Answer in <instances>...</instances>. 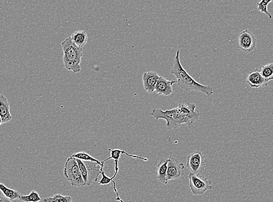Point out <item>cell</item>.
<instances>
[{
	"label": "cell",
	"mask_w": 273,
	"mask_h": 202,
	"mask_svg": "<svg viewBox=\"0 0 273 202\" xmlns=\"http://www.w3.org/2000/svg\"><path fill=\"white\" fill-rule=\"evenodd\" d=\"M257 40L251 31H243L239 36L238 44L240 50L245 53H251L256 47Z\"/></svg>",
	"instance_id": "9c48e42d"
},
{
	"label": "cell",
	"mask_w": 273,
	"mask_h": 202,
	"mask_svg": "<svg viewBox=\"0 0 273 202\" xmlns=\"http://www.w3.org/2000/svg\"><path fill=\"white\" fill-rule=\"evenodd\" d=\"M0 202H11V201L8 200L5 198L2 197L0 195Z\"/></svg>",
	"instance_id": "cb8c5ba5"
},
{
	"label": "cell",
	"mask_w": 273,
	"mask_h": 202,
	"mask_svg": "<svg viewBox=\"0 0 273 202\" xmlns=\"http://www.w3.org/2000/svg\"><path fill=\"white\" fill-rule=\"evenodd\" d=\"M109 151L110 152V156L109 158L106 159L105 160H104L102 162V164H104V162H105L106 161H109V160H113V161H115V174L113 175V177L112 178H109L108 177H107V176L105 174V172L103 171V170L102 172V178L101 179V180L99 182V185H108L110 184V182H112L113 183V190H114V191L116 194V198L115 199L116 201H118L120 202H123V201L120 199L119 197V195L118 192V190H117L116 187V183L114 181H113V179H114L116 177V176L117 174H118L119 172V159L120 158V156H121V155H126V156H129V157L135 158V159H138L140 160H142V161H144L145 162L148 161L147 158H142L140 157V156H136V155H130L129 153L125 152L124 151H121V150L120 149H109Z\"/></svg>",
	"instance_id": "3957f363"
},
{
	"label": "cell",
	"mask_w": 273,
	"mask_h": 202,
	"mask_svg": "<svg viewBox=\"0 0 273 202\" xmlns=\"http://www.w3.org/2000/svg\"><path fill=\"white\" fill-rule=\"evenodd\" d=\"M76 161L85 185L89 186L98 180L99 176L102 174L104 166L97 162L82 161L79 159H76Z\"/></svg>",
	"instance_id": "5b68a950"
},
{
	"label": "cell",
	"mask_w": 273,
	"mask_h": 202,
	"mask_svg": "<svg viewBox=\"0 0 273 202\" xmlns=\"http://www.w3.org/2000/svg\"><path fill=\"white\" fill-rule=\"evenodd\" d=\"M159 77L155 71H149L142 75V82L146 92L152 93L155 92Z\"/></svg>",
	"instance_id": "4fadbf2b"
},
{
	"label": "cell",
	"mask_w": 273,
	"mask_h": 202,
	"mask_svg": "<svg viewBox=\"0 0 273 202\" xmlns=\"http://www.w3.org/2000/svg\"><path fill=\"white\" fill-rule=\"evenodd\" d=\"M1 124H2V121L1 117H0V125H1Z\"/></svg>",
	"instance_id": "d4e9b609"
},
{
	"label": "cell",
	"mask_w": 273,
	"mask_h": 202,
	"mask_svg": "<svg viewBox=\"0 0 273 202\" xmlns=\"http://www.w3.org/2000/svg\"><path fill=\"white\" fill-rule=\"evenodd\" d=\"M19 200L23 202H39L41 198L36 191H32L28 195H21Z\"/></svg>",
	"instance_id": "44dd1931"
},
{
	"label": "cell",
	"mask_w": 273,
	"mask_h": 202,
	"mask_svg": "<svg viewBox=\"0 0 273 202\" xmlns=\"http://www.w3.org/2000/svg\"><path fill=\"white\" fill-rule=\"evenodd\" d=\"M71 158H75L76 159L80 160L82 161H87V162H97L101 165L104 166V164L102 163V162H100L99 160H97L93 157L92 156L88 154V153L84 152H80L74 154L71 156Z\"/></svg>",
	"instance_id": "ffe728a7"
},
{
	"label": "cell",
	"mask_w": 273,
	"mask_h": 202,
	"mask_svg": "<svg viewBox=\"0 0 273 202\" xmlns=\"http://www.w3.org/2000/svg\"><path fill=\"white\" fill-rule=\"evenodd\" d=\"M171 73L174 75L177 80V84L181 89L186 91H197L210 97L213 93V88L209 85H204L197 82L182 66L180 60V50L177 51L174 60L173 67Z\"/></svg>",
	"instance_id": "6da1fadb"
},
{
	"label": "cell",
	"mask_w": 273,
	"mask_h": 202,
	"mask_svg": "<svg viewBox=\"0 0 273 202\" xmlns=\"http://www.w3.org/2000/svg\"><path fill=\"white\" fill-rule=\"evenodd\" d=\"M0 117L2 123L8 122L12 119L10 113V107L7 98L3 94H0Z\"/></svg>",
	"instance_id": "9a60e30c"
},
{
	"label": "cell",
	"mask_w": 273,
	"mask_h": 202,
	"mask_svg": "<svg viewBox=\"0 0 273 202\" xmlns=\"http://www.w3.org/2000/svg\"><path fill=\"white\" fill-rule=\"evenodd\" d=\"M189 185L192 193L195 196L203 195L207 191L212 189V182L199 174L191 173L188 175Z\"/></svg>",
	"instance_id": "52a82bcc"
},
{
	"label": "cell",
	"mask_w": 273,
	"mask_h": 202,
	"mask_svg": "<svg viewBox=\"0 0 273 202\" xmlns=\"http://www.w3.org/2000/svg\"><path fill=\"white\" fill-rule=\"evenodd\" d=\"M64 174L73 187H82L86 186L75 158L70 157L67 159Z\"/></svg>",
	"instance_id": "8992f818"
},
{
	"label": "cell",
	"mask_w": 273,
	"mask_h": 202,
	"mask_svg": "<svg viewBox=\"0 0 273 202\" xmlns=\"http://www.w3.org/2000/svg\"><path fill=\"white\" fill-rule=\"evenodd\" d=\"M205 165V158L201 152H195L188 156L187 167L194 174H199Z\"/></svg>",
	"instance_id": "30bf717a"
},
{
	"label": "cell",
	"mask_w": 273,
	"mask_h": 202,
	"mask_svg": "<svg viewBox=\"0 0 273 202\" xmlns=\"http://www.w3.org/2000/svg\"><path fill=\"white\" fill-rule=\"evenodd\" d=\"M177 83V81H168L164 77H160L156 84L155 92L159 95L170 96L173 93L172 86Z\"/></svg>",
	"instance_id": "7c38bea8"
},
{
	"label": "cell",
	"mask_w": 273,
	"mask_h": 202,
	"mask_svg": "<svg viewBox=\"0 0 273 202\" xmlns=\"http://www.w3.org/2000/svg\"><path fill=\"white\" fill-rule=\"evenodd\" d=\"M246 82L249 84V85L252 88H261L263 86L268 85L269 82L266 81L264 78L262 76L260 71L258 69H255L254 71L248 75L247 77Z\"/></svg>",
	"instance_id": "5bb4252c"
},
{
	"label": "cell",
	"mask_w": 273,
	"mask_h": 202,
	"mask_svg": "<svg viewBox=\"0 0 273 202\" xmlns=\"http://www.w3.org/2000/svg\"><path fill=\"white\" fill-rule=\"evenodd\" d=\"M196 104L190 103H179L177 107L180 115L189 122L191 128L193 126V123L200 119L201 115L199 111L196 110Z\"/></svg>",
	"instance_id": "ba28073f"
},
{
	"label": "cell",
	"mask_w": 273,
	"mask_h": 202,
	"mask_svg": "<svg viewBox=\"0 0 273 202\" xmlns=\"http://www.w3.org/2000/svg\"><path fill=\"white\" fill-rule=\"evenodd\" d=\"M170 159L161 158L157 167V179L159 182L164 185L168 184L167 180L168 164Z\"/></svg>",
	"instance_id": "2e32d148"
},
{
	"label": "cell",
	"mask_w": 273,
	"mask_h": 202,
	"mask_svg": "<svg viewBox=\"0 0 273 202\" xmlns=\"http://www.w3.org/2000/svg\"><path fill=\"white\" fill-rule=\"evenodd\" d=\"M259 71L262 76L268 82L273 80V63L263 66Z\"/></svg>",
	"instance_id": "d6986e66"
},
{
	"label": "cell",
	"mask_w": 273,
	"mask_h": 202,
	"mask_svg": "<svg viewBox=\"0 0 273 202\" xmlns=\"http://www.w3.org/2000/svg\"><path fill=\"white\" fill-rule=\"evenodd\" d=\"M64 52L63 62L68 71L79 73L81 70L80 63L83 57V48L77 47L73 43L70 37L62 42Z\"/></svg>",
	"instance_id": "7a4b0ae2"
},
{
	"label": "cell",
	"mask_w": 273,
	"mask_h": 202,
	"mask_svg": "<svg viewBox=\"0 0 273 202\" xmlns=\"http://www.w3.org/2000/svg\"><path fill=\"white\" fill-rule=\"evenodd\" d=\"M70 38L77 47L83 48L88 41V35L85 31H77L71 35Z\"/></svg>",
	"instance_id": "e0dca14e"
},
{
	"label": "cell",
	"mask_w": 273,
	"mask_h": 202,
	"mask_svg": "<svg viewBox=\"0 0 273 202\" xmlns=\"http://www.w3.org/2000/svg\"><path fill=\"white\" fill-rule=\"evenodd\" d=\"M11 202H16V201H12Z\"/></svg>",
	"instance_id": "484cf974"
},
{
	"label": "cell",
	"mask_w": 273,
	"mask_h": 202,
	"mask_svg": "<svg viewBox=\"0 0 273 202\" xmlns=\"http://www.w3.org/2000/svg\"><path fill=\"white\" fill-rule=\"evenodd\" d=\"M150 115L156 120L164 119L167 121V127L171 130L177 129L183 123H186L191 128L189 122L180 115L177 108L166 111L161 109H154Z\"/></svg>",
	"instance_id": "277c9868"
},
{
	"label": "cell",
	"mask_w": 273,
	"mask_h": 202,
	"mask_svg": "<svg viewBox=\"0 0 273 202\" xmlns=\"http://www.w3.org/2000/svg\"><path fill=\"white\" fill-rule=\"evenodd\" d=\"M44 202H73L72 199L70 196H64L61 194H56L53 196L45 198Z\"/></svg>",
	"instance_id": "7402d4cb"
},
{
	"label": "cell",
	"mask_w": 273,
	"mask_h": 202,
	"mask_svg": "<svg viewBox=\"0 0 273 202\" xmlns=\"http://www.w3.org/2000/svg\"><path fill=\"white\" fill-rule=\"evenodd\" d=\"M0 191L8 200L11 202L19 200L22 195L18 191L11 190V189L6 187L4 184L2 183H0Z\"/></svg>",
	"instance_id": "ac0fdd59"
},
{
	"label": "cell",
	"mask_w": 273,
	"mask_h": 202,
	"mask_svg": "<svg viewBox=\"0 0 273 202\" xmlns=\"http://www.w3.org/2000/svg\"><path fill=\"white\" fill-rule=\"evenodd\" d=\"M272 2V0H262L257 3V8H258V11L267 15L270 19H272L273 17L271 13L268 11V6Z\"/></svg>",
	"instance_id": "603a6c76"
},
{
	"label": "cell",
	"mask_w": 273,
	"mask_h": 202,
	"mask_svg": "<svg viewBox=\"0 0 273 202\" xmlns=\"http://www.w3.org/2000/svg\"><path fill=\"white\" fill-rule=\"evenodd\" d=\"M184 174V165L176 159L170 158L168 164L167 180L180 178Z\"/></svg>",
	"instance_id": "8fae6325"
}]
</instances>
